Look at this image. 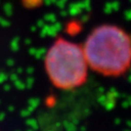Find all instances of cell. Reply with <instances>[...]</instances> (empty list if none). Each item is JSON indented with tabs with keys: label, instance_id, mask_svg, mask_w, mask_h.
Segmentation results:
<instances>
[{
	"label": "cell",
	"instance_id": "obj_1",
	"mask_svg": "<svg viewBox=\"0 0 131 131\" xmlns=\"http://www.w3.org/2000/svg\"><path fill=\"white\" fill-rule=\"evenodd\" d=\"M89 69L108 77L123 75L131 60V41L122 27L103 24L94 28L83 46Z\"/></svg>",
	"mask_w": 131,
	"mask_h": 131
},
{
	"label": "cell",
	"instance_id": "obj_2",
	"mask_svg": "<svg viewBox=\"0 0 131 131\" xmlns=\"http://www.w3.org/2000/svg\"><path fill=\"white\" fill-rule=\"evenodd\" d=\"M45 69L56 88L71 90L85 83L89 67L83 47L60 38L49 48L45 56Z\"/></svg>",
	"mask_w": 131,
	"mask_h": 131
}]
</instances>
